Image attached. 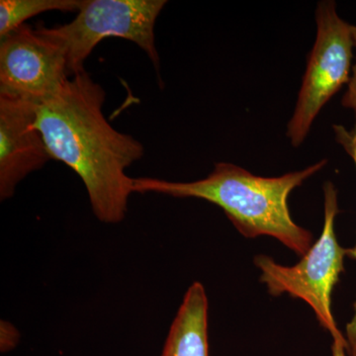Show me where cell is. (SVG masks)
Returning <instances> with one entry per match:
<instances>
[{"label":"cell","instance_id":"6","mask_svg":"<svg viewBox=\"0 0 356 356\" xmlns=\"http://www.w3.org/2000/svg\"><path fill=\"white\" fill-rule=\"evenodd\" d=\"M70 79L64 49L24 24L0 39V95L40 104Z\"/></svg>","mask_w":356,"mask_h":356},{"label":"cell","instance_id":"8","mask_svg":"<svg viewBox=\"0 0 356 356\" xmlns=\"http://www.w3.org/2000/svg\"><path fill=\"white\" fill-rule=\"evenodd\" d=\"M161 356H210L208 297L200 282L192 283L185 293Z\"/></svg>","mask_w":356,"mask_h":356},{"label":"cell","instance_id":"9","mask_svg":"<svg viewBox=\"0 0 356 356\" xmlns=\"http://www.w3.org/2000/svg\"><path fill=\"white\" fill-rule=\"evenodd\" d=\"M83 3L84 0H1L0 39L39 14L50 11L77 13Z\"/></svg>","mask_w":356,"mask_h":356},{"label":"cell","instance_id":"2","mask_svg":"<svg viewBox=\"0 0 356 356\" xmlns=\"http://www.w3.org/2000/svg\"><path fill=\"white\" fill-rule=\"evenodd\" d=\"M327 163V159H323L299 172L261 177L233 163H217L207 177L196 181L133 178V191L202 199L221 208L241 235L248 238L273 236L302 257L313 245V235L293 221L288 198Z\"/></svg>","mask_w":356,"mask_h":356},{"label":"cell","instance_id":"3","mask_svg":"<svg viewBox=\"0 0 356 356\" xmlns=\"http://www.w3.org/2000/svg\"><path fill=\"white\" fill-rule=\"evenodd\" d=\"M324 195L322 234L298 264L281 266L271 257L259 254L254 257V264L261 270V282L273 296L288 294L292 298L303 300L334 341L348 343L332 315V294L344 271V257H348V248L339 245L334 232V220L339 209L337 191L332 182L324 184Z\"/></svg>","mask_w":356,"mask_h":356},{"label":"cell","instance_id":"5","mask_svg":"<svg viewBox=\"0 0 356 356\" xmlns=\"http://www.w3.org/2000/svg\"><path fill=\"white\" fill-rule=\"evenodd\" d=\"M317 37L309 54L306 72L287 137L294 147L305 140L323 107L350 83L353 58V26L341 19L332 0L318 2L316 9Z\"/></svg>","mask_w":356,"mask_h":356},{"label":"cell","instance_id":"10","mask_svg":"<svg viewBox=\"0 0 356 356\" xmlns=\"http://www.w3.org/2000/svg\"><path fill=\"white\" fill-rule=\"evenodd\" d=\"M337 140L353 158L356 168V140L350 139L346 135L339 136ZM348 257L350 259H356V245L355 248H348ZM346 339L348 346V355L356 356V301L355 303V314H353V318H351L350 322L346 325Z\"/></svg>","mask_w":356,"mask_h":356},{"label":"cell","instance_id":"7","mask_svg":"<svg viewBox=\"0 0 356 356\" xmlns=\"http://www.w3.org/2000/svg\"><path fill=\"white\" fill-rule=\"evenodd\" d=\"M36 103L0 95V199L13 197L16 187L51 158L36 126Z\"/></svg>","mask_w":356,"mask_h":356},{"label":"cell","instance_id":"1","mask_svg":"<svg viewBox=\"0 0 356 356\" xmlns=\"http://www.w3.org/2000/svg\"><path fill=\"white\" fill-rule=\"evenodd\" d=\"M106 93L88 72L70 76L37 106L36 126L51 159L74 170L88 191L95 217L106 224L125 219L133 178L126 170L144 156V146L119 132L103 114Z\"/></svg>","mask_w":356,"mask_h":356},{"label":"cell","instance_id":"12","mask_svg":"<svg viewBox=\"0 0 356 356\" xmlns=\"http://www.w3.org/2000/svg\"><path fill=\"white\" fill-rule=\"evenodd\" d=\"M20 334L13 324L2 321L0 325V348L1 353H8L19 343Z\"/></svg>","mask_w":356,"mask_h":356},{"label":"cell","instance_id":"11","mask_svg":"<svg viewBox=\"0 0 356 356\" xmlns=\"http://www.w3.org/2000/svg\"><path fill=\"white\" fill-rule=\"evenodd\" d=\"M353 38L355 48H356V26H353ZM341 105L344 108L350 109L355 112V125L353 130L348 131V133H350V137L356 139V60L353 70H351L350 83H348V88L341 99Z\"/></svg>","mask_w":356,"mask_h":356},{"label":"cell","instance_id":"4","mask_svg":"<svg viewBox=\"0 0 356 356\" xmlns=\"http://www.w3.org/2000/svg\"><path fill=\"white\" fill-rule=\"evenodd\" d=\"M166 3L165 0H84L67 24L38 30L64 49L70 77L86 70L84 63L95 47L111 37L137 44L159 70L154 27Z\"/></svg>","mask_w":356,"mask_h":356},{"label":"cell","instance_id":"13","mask_svg":"<svg viewBox=\"0 0 356 356\" xmlns=\"http://www.w3.org/2000/svg\"><path fill=\"white\" fill-rule=\"evenodd\" d=\"M348 346L343 341H334L332 346V356H348Z\"/></svg>","mask_w":356,"mask_h":356}]
</instances>
